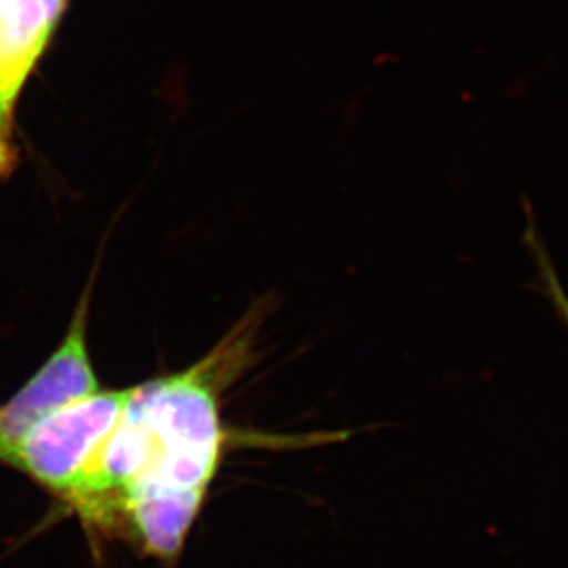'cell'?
Here are the masks:
<instances>
[{"instance_id":"obj_3","label":"cell","mask_w":568,"mask_h":568,"mask_svg":"<svg viewBox=\"0 0 568 568\" xmlns=\"http://www.w3.org/2000/svg\"><path fill=\"white\" fill-rule=\"evenodd\" d=\"M89 312L91 284L75 306L69 329L54 354L8 402L0 405V464H4L13 447L44 419L70 403L102 390L87 343Z\"/></svg>"},{"instance_id":"obj_2","label":"cell","mask_w":568,"mask_h":568,"mask_svg":"<svg viewBox=\"0 0 568 568\" xmlns=\"http://www.w3.org/2000/svg\"><path fill=\"white\" fill-rule=\"evenodd\" d=\"M129 394L131 388L98 390L70 403L17 444L2 466L67 503L122 418Z\"/></svg>"},{"instance_id":"obj_5","label":"cell","mask_w":568,"mask_h":568,"mask_svg":"<svg viewBox=\"0 0 568 568\" xmlns=\"http://www.w3.org/2000/svg\"><path fill=\"white\" fill-rule=\"evenodd\" d=\"M526 236H528V245L531 247V254H534L537 268H539V278H541L545 295L548 296V301L552 304L554 310L558 312L561 321L568 326V295L565 293L561 282H559L558 274L554 271L550 256H548L547 251L542 247L541 240L537 236L534 226L528 229Z\"/></svg>"},{"instance_id":"obj_4","label":"cell","mask_w":568,"mask_h":568,"mask_svg":"<svg viewBox=\"0 0 568 568\" xmlns=\"http://www.w3.org/2000/svg\"><path fill=\"white\" fill-rule=\"evenodd\" d=\"M67 0L0 2V175L13 170V119L28 75L41 60Z\"/></svg>"},{"instance_id":"obj_1","label":"cell","mask_w":568,"mask_h":568,"mask_svg":"<svg viewBox=\"0 0 568 568\" xmlns=\"http://www.w3.org/2000/svg\"><path fill=\"white\" fill-rule=\"evenodd\" d=\"M263 310L253 307L189 371L131 386L122 418L67 503L83 525H122L144 556L178 564L231 444L221 396L253 365Z\"/></svg>"},{"instance_id":"obj_6","label":"cell","mask_w":568,"mask_h":568,"mask_svg":"<svg viewBox=\"0 0 568 568\" xmlns=\"http://www.w3.org/2000/svg\"><path fill=\"white\" fill-rule=\"evenodd\" d=\"M0 2H2V0H0Z\"/></svg>"}]
</instances>
